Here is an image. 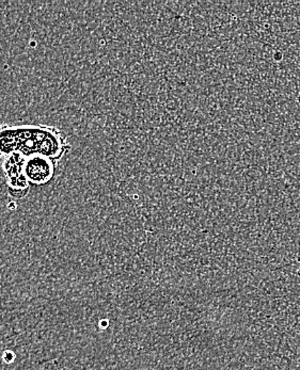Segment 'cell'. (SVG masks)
<instances>
[{
  "label": "cell",
  "instance_id": "2",
  "mask_svg": "<svg viewBox=\"0 0 300 370\" xmlns=\"http://www.w3.org/2000/svg\"><path fill=\"white\" fill-rule=\"evenodd\" d=\"M26 158L20 153H14L3 158V169L7 179L8 194L14 200L26 198L32 187L25 176Z\"/></svg>",
  "mask_w": 300,
  "mask_h": 370
},
{
  "label": "cell",
  "instance_id": "3",
  "mask_svg": "<svg viewBox=\"0 0 300 370\" xmlns=\"http://www.w3.org/2000/svg\"><path fill=\"white\" fill-rule=\"evenodd\" d=\"M56 165V162L45 156H30L25 161V176L32 186H43L55 176Z\"/></svg>",
  "mask_w": 300,
  "mask_h": 370
},
{
  "label": "cell",
  "instance_id": "4",
  "mask_svg": "<svg viewBox=\"0 0 300 370\" xmlns=\"http://www.w3.org/2000/svg\"><path fill=\"white\" fill-rule=\"evenodd\" d=\"M297 276L298 278H300V268L297 270Z\"/></svg>",
  "mask_w": 300,
  "mask_h": 370
},
{
  "label": "cell",
  "instance_id": "1",
  "mask_svg": "<svg viewBox=\"0 0 300 370\" xmlns=\"http://www.w3.org/2000/svg\"><path fill=\"white\" fill-rule=\"evenodd\" d=\"M62 131L49 125H0V157L20 153L25 157L42 155L59 162L70 152Z\"/></svg>",
  "mask_w": 300,
  "mask_h": 370
}]
</instances>
